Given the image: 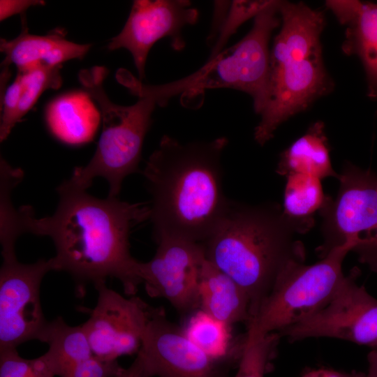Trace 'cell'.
Segmentation results:
<instances>
[{
    "instance_id": "obj_1",
    "label": "cell",
    "mask_w": 377,
    "mask_h": 377,
    "mask_svg": "<svg viewBox=\"0 0 377 377\" xmlns=\"http://www.w3.org/2000/svg\"><path fill=\"white\" fill-rule=\"evenodd\" d=\"M59 202L52 215L36 218L30 206L21 212L24 233L52 239L56 255L54 270L70 274L77 281L94 285L117 279L124 293L135 295L140 284L138 260L130 253L131 230L149 219V205L117 197L99 198L70 179L57 188Z\"/></svg>"
},
{
    "instance_id": "obj_2",
    "label": "cell",
    "mask_w": 377,
    "mask_h": 377,
    "mask_svg": "<svg viewBox=\"0 0 377 377\" xmlns=\"http://www.w3.org/2000/svg\"><path fill=\"white\" fill-rule=\"evenodd\" d=\"M228 142L225 137L188 143L162 137L142 171L155 240L202 244L212 235L230 200L222 186L221 156Z\"/></svg>"
},
{
    "instance_id": "obj_3",
    "label": "cell",
    "mask_w": 377,
    "mask_h": 377,
    "mask_svg": "<svg viewBox=\"0 0 377 377\" xmlns=\"http://www.w3.org/2000/svg\"><path fill=\"white\" fill-rule=\"evenodd\" d=\"M297 234L279 205L230 200L224 216L202 243L206 258L246 293L250 321L284 269L293 263H304L305 249Z\"/></svg>"
},
{
    "instance_id": "obj_4",
    "label": "cell",
    "mask_w": 377,
    "mask_h": 377,
    "mask_svg": "<svg viewBox=\"0 0 377 377\" xmlns=\"http://www.w3.org/2000/svg\"><path fill=\"white\" fill-rule=\"evenodd\" d=\"M108 74L103 66L79 73L84 90L98 106L103 125L94 156L87 165L76 167L69 179L87 189L95 178L103 177L109 185L108 196L117 197L124 179L138 171L144 140L158 102L140 80L126 74L121 82L138 100L126 106L114 103L103 88Z\"/></svg>"
},
{
    "instance_id": "obj_5",
    "label": "cell",
    "mask_w": 377,
    "mask_h": 377,
    "mask_svg": "<svg viewBox=\"0 0 377 377\" xmlns=\"http://www.w3.org/2000/svg\"><path fill=\"white\" fill-rule=\"evenodd\" d=\"M279 1L272 3L253 20L250 31L239 41L213 57L199 70L181 80L160 85L146 84L159 105L176 95L208 89L230 88L253 98L257 114L262 111L267 96L272 34L281 24Z\"/></svg>"
},
{
    "instance_id": "obj_6",
    "label": "cell",
    "mask_w": 377,
    "mask_h": 377,
    "mask_svg": "<svg viewBox=\"0 0 377 377\" xmlns=\"http://www.w3.org/2000/svg\"><path fill=\"white\" fill-rule=\"evenodd\" d=\"M350 251L344 245L314 264L289 265L246 325V333L253 337L279 333L323 309L345 279L342 264Z\"/></svg>"
},
{
    "instance_id": "obj_7",
    "label": "cell",
    "mask_w": 377,
    "mask_h": 377,
    "mask_svg": "<svg viewBox=\"0 0 377 377\" xmlns=\"http://www.w3.org/2000/svg\"><path fill=\"white\" fill-rule=\"evenodd\" d=\"M338 179L336 198L327 196L320 210L323 243L317 251L322 258L346 245L377 272V173L348 163Z\"/></svg>"
},
{
    "instance_id": "obj_8",
    "label": "cell",
    "mask_w": 377,
    "mask_h": 377,
    "mask_svg": "<svg viewBox=\"0 0 377 377\" xmlns=\"http://www.w3.org/2000/svg\"><path fill=\"white\" fill-rule=\"evenodd\" d=\"M333 87L322 51L269 64L267 96L255 128V140L264 145L282 123L307 109Z\"/></svg>"
},
{
    "instance_id": "obj_9",
    "label": "cell",
    "mask_w": 377,
    "mask_h": 377,
    "mask_svg": "<svg viewBox=\"0 0 377 377\" xmlns=\"http://www.w3.org/2000/svg\"><path fill=\"white\" fill-rule=\"evenodd\" d=\"M354 268L323 309L281 331L290 341L327 337L377 348V300L357 283Z\"/></svg>"
},
{
    "instance_id": "obj_10",
    "label": "cell",
    "mask_w": 377,
    "mask_h": 377,
    "mask_svg": "<svg viewBox=\"0 0 377 377\" xmlns=\"http://www.w3.org/2000/svg\"><path fill=\"white\" fill-rule=\"evenodd\" d=\"M54 270L52 258L34 263L16 256L3 258L0 270V349L17 348L36 339L47 320L40 299L44 276Z\"/></svg>"
},
{
    "instance_id": "obj_11",
    "label": "cell",
    "mask_w": 377,
    "mask_h": 377,
    "mask_svg": "<svg viewBox=\"0 0 377 377\" xmlns=\"http://www.w3.org/2000/svg\"><path fill=\"white\" fill-rule=\"evenodd\" d=\"M154 257L138 261L136 276L151 297L167 300L180 313L192 314L200 309L198 280L205 258L202 244L161 237Z\"/></svg>"
},
{
    "instance_id": "obj_12",
    "label": "cell",
    "mask_w": 377,
    "mask_h": 377,
    "mask_svg": "<svg viewBox=\"0 0 377 377\" xmlns=\"http://www.w3.org/2000/svg\"><path fill=\"white\" fill-rule=\"evenodd\" d=\"M138 353L151 377H229L237 367L199 348L161 308L153 309Z\"/></svg>"
},
{
    "instance_id": "obj_13",
    "label": "cell",
    "mask_w": 377,
    "mask_h": 377,
    "mask_svg": "<svg viewBox=\"0 0 377 377\" xmlns=\"http://www.w3.org/2000/svg\"><path fill=\"white\" fill-rule=\"evenodd\" d=\"M97 302L82 324L93 355L109 360L138 353L153 307L140 297L126 298L105 281L94 285Z\"/></svg>"
},
{
    "instance_id": "obj_14",
    "label": "cell",
    "mask_w": 377,
    "mask_h": 377,
    "mask_svg": "<svg viewBox=\"0 0 377 377\" xmlns=\"http://www.w3.org/2000/svg\"><path fill=\"white\" fill-rule=\"evenodd\" d=\"M198 19V11L187 0H135L124 28L110 40L108 47L127 50L140 80L145 77L146 60L153 45L168 37L175 50H182L185 46L182 29Z\"/></svg>"
},
{
    "instance_id": "obj_15",
    "label": "cell",
    "mask_w": 377,
    "mask_h": 377,
    "mask_svg": "<svg viewBox=\"0 0 377 377\" xmlns=\"http://www.w3.org/2000/svg\"><path fill=\"white\" fill-rule=\"evenodd\" d=\"M325 5L346 27L343 52L361 60L367 79L368 96L377 98V3L328 0Z\"/></svg>"
},
{
    "instance_id": "obj_16",
    "label": "cell",
    "mask_w": 377,
    "mask_h": 377,
    "mask_svg": "<svg viewBox=\"0 0 377 377\" xmlns=\"http://www.w3.org/2000/svg\"><path fill=\"white\" fill-rule=\"evenodd\" d=\"M91 46V44H79L67 40L59 30L45 36L29 34L22 17L20 35L13 40H0V50L5 55L1 65L9 68L13 64L17 71L39 65L61 66L65 61L82 59Z\"/></svg>"
},
{
    "instance_id": "obj_17",
    "label": "cell",
    "mask_w": 377,
    "mask_h": 377,
    "mask_svg": "<svg viewBox=\"0 0 377 377\" xmlns=\"http://www.w3.org/2000/svg\"><path fill=\"white\" fill-rule=\"evenodd\" d=\"M101 114L90 95L74 91L52 99L45 110V121L52 135L72 146L90 142L94 138Z\"/></svg>"
},
{
    "instance_id": "obj_18",
    "label": "cell",
    "mask_w": 377,
    "mask_h": 377,
    "mask_svg": "<svg viewBox=\"0 0 377 377\" xmlns=\"http://www.w3.org/2000/svg\"><path fill=\"white\" fill-rule=\"evenodd\" d=\"M200 310L226 325H246L251 320L250 301L244 290L205 257L198 280Z\"/></svg>"
},
{
    "instance_id": "obj_19",
    "label": "cell",
    "mask_w": 377,
    "mask_h": 377,
    "mask_svg": "<svg viewBox=\"0 0 377 377\" xmlns=\"http://www.w3.org/2000/svg\"><path fill=\"white\" fill-rule=\"evenodd\" d=\"M276 171L286 177L302 174L320 180L330 177L338 179L339 175L332 166L329 142L322 121L314 122L281 154Z\"/></svg>"
},
{
    "instance_id": "obj_20",
    "label": "cell",
    "mask_w": 377,
    "mask_h": 377,
    "mask_svg": "<svg viewBox=\"0 0 377 377\" xmlns=\"http://www.w3.org/2000/svg\"><path fill=\"white\" fill-rule=\"evenodd\" d=\"M37 340L48 344L43 355L55 376L93 355L82 325L70 326L61 317L47 321Z\"/></svg>"
},
{
    "instance_id": "obj_21",
    "label": "cell",
    "mask_w": 377,
    "mask_h": 377,
    "mask_svg": "<svg viewBox=\"0 0 377 377\" xmlns=\"http://www.w3.org/2000/svg\"><path fill=\"white\" fill-rule=\"evenodd\" d=\"M286 179L283 212L300 234L305 233L313 227L314 214L323 207L327 196L316 177L295 174Z\"/></svg>"
},
{
    "instance_id": "obj_22",
    "label": "cell",
    "mask_w": 377,
    "mask_h": 377,
    "mask_svg": "<svg viewBox=\"0 0 377 377\" xmlns=\"http://www.w3.org/2000/svg\"><path fill=\"white\" fill-rule=\"evenodd\" d=\"M230 327L199 309L192 313L183 330L189 339L205 352L237 367L245 335L241 342L234 344Z\"/></svg>"
},
{
    "instance_id": "obj_23",
    "label": "cell",
    "mask_w": 377,
    "mask_h": 377,
    "mask_svg": "<svg viewBox=\"0 0 377 377\" xmlns=\"http://www.w3.org/2000/svg\"><path fill=\"white\" fill-rule=\"evenodd\" d=\"M280 337L279 333L262 337H253L246 333L234 377H265L272 369Z\"/></svg>"
},
{
    "instance_id": "obj_24",
    "label": "cell",
    "mask_w": 377,
    "mask_h": 377,
    "mask_svg": "<svg viewBox=\"0 0 377 377\" xmlns=\"http://www.w3.org/2000/svg\"><path fill=\"white\" fill-rule=\"evenodd\" d=\"M61 66L39 65L24 71H17L22 77V88L16 114L17 123L33 108L44 91L61 87Z\"/></svg>"
},
{
    "instance_id": "obj_25",
    "label": "cell",
    "mask_w": 377,
    "mask_h": 377,
    "mask_svg": "<svg viewBox=\"0 0 377 377\" xmlns=\"http://www.w3.org/2000/svg\"><path fill=\"white\" fill-rule=\"evenodd\" d=\"M44 355L21 357L16 348L0 349V377H54Z\"/></svg>"
},
{
    "instance_id": "obj_26",
    "label": "cell",
    "mask_w": 377,
    "mask_h": 377,
    "mask_svg": "<svg viewBox=\"0 0 377 377\" xmlns=\"http://www.w3.org/2000/svg\"><path fill=\"white\" fill-rule=\"evenodd\" d=\"M272 0L266 1H234L229 7L223 24L214 43V47L209 58L220 52L228 39L238 27L251 17H255L259 13L267 8Z\"/></svg>"
},
{
    "instance_id": "obj_27",
    "label": "cell",
    "mask_w": 377,
    "mask_h": 377,
    "mask_svg": "<svg viewBox=\"0 0 377 377\" xmlns=\"http://www.w3.org/2000/svg\"><path fill=\"white\" fill-rule=\"evenodd\" d=\"M22 88V77L20 72L15 80L1 95L0 140H5L17 123L16 114Z\"/></svg>"
},
{
    "instance_id": "obj_28",
    "label": "cell",
    "mask_w": 377,
    "mask_h": 377,
    "mask_svg": "<svg viewBox=\"0 0 377 377\" xmlns=\"http://www.w3.org/2000/svg\"><path fill=\"white\" fill-rule=\"evenodd\" d=\"M117 360H109L94 355L71 367L62 377H116L122 370Z\"/></svg>"
},
{
    "instance_id": "obj_29",
    "label": "cell",
    "mask_w": 377,
    "mask_h": 377,
    "mask_svg": "<svg viewBox=\"0 0 377 377\" xmlns=\"http://www.w3.org/2000/svg\"><path fill=\"white\" fill-rule=\"evenodd\" d=\"M45 4V1L38 0H1L0 20L17 14H24L31 6Z\"/></svg>"
},
{
    "instance_id": "obj_30",
    "label": "cell",
    "mask_w": 377,
    "mask_h": 377,
    "mask_svg": "<svg viewBox=\"0 0 377 377\" xmlns=\"http://www.w3.org/2000/svg\"><path fill=\"white\" fill-rule=\"evenodd\" d=\"M116 377H151L142 357L137 354L133 363L123 370Z\"/></svg>"
},
{
    "instance_id": "obj_31",
    "label": "cell",
    "mask_w": 377,
    "mask_h": 377,
    "mask_svg": "<svg viewBox=\"0 0 377 377\" xmlns=\"http://www.w3.org/2000/svg\"><path fill=\"white\" fill-rule=\"evenodd\" d=\"M362 373H344L332 369H320L311 370L301 377H362Z\"/></svg>"
},
{
    "instance_id": "obj_32",
    "label": "cell",
    "mask_w": 377,
    "mask_h": 377,
    "mask_svg": "<svg viewBox=\"0 0 377 377\" xmlns=\"http://www.w3.org/2000/svg\"><path fill=\"white\" fill-rule=\"evenodd\" d=\"M368 369L362 377H377V350L374 349L367 356Z\"/></svg>"
}]
</instances>
